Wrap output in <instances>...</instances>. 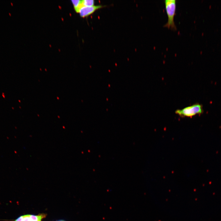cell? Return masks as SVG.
<instances>
[{
  "label": "cell",
  "instance_id": "8992f818",
  "mask_svg": "<svg viewBox=\"0 0 221 221\" xmlns=\"http://www.w3.org/2000/svg\"><path fill=\"white\" fill-rule=\"evenodd\" d=\"M83 6H92L94 5L95 2L93 0H83Z\"/></svg>",
  "mask_w": 221,
  "mask_h": 221
},
{
  "label": "cell",
  "instance_id": "5b68a950",
  "mask_svg": "<svg viewBox=\"0 0 221 221\" xmlns=\"http://www.w3.org/2000/svg\"><path fill=\"white\" fill-rule=\"evenodd\" d=\"M46 215L45 214H41L38 215H30V218L31 221H41V219L45 218Z\"/></svg>",
  "mask_w": 221,
  "mask_h": 221
},
{
  "label": "cell",
  "instance_id": "9c48e42d",
  "mask_svg": "<svg viewBox=\"0 0 221 221\" xmlns=\"http://www.w3.org/2000/svg\"><path fill=\"white\" fill-rule=\"evenodd\" d=\"M9 14H10V16L11 15V14H10V13H9Z\"/></svg>",
  "mask_w": 221,
  "mask_h": 221
},
{
  "label": "cell",
  "instance_id": "ba28073f",
  "mask_svg": "<svg viewBox=\"0 0 221 221\" xmlns=\"http://www.w3.org/2000/svg\"><path fill=\"white\" fill-rule=\"evenodd\" d=\"M22 218L23 215L15 219L14 221H22Z\"/></svg>",
  "mask_w": 221,
  "mask_h": 221
},
{
  "label": "cell",
  "instance_id": "52a82bcc",
  "mask_svg": "<svg viewBox=\"0 0 221 221\" xmlns=\"http://www.w3.org/2000/svg\"><path fill=\"white\" fill-rule=\"evenodd\" d=\"M30 215H23L22 221H31Z\"/></svg>",
  "mask_w": 221,
  "mask_h": 221
},
{
  "label": "cell",
  "instance_id": "7a4b0ae2",
  "mask_svg": "<svg viewBox=\"0 0 221 221\" xmlns=\"http://www.w3.org/2000/svg\"><path fill=\"white\" fill-rule=\"evenodd\" d=\"M203 112L202 106L198 103L177 110L175 113L181 117H192L197 114H201Z\"/></svg>",
  "mask_w": 221,
  "mask_h": 221
},
{
  "label": "cell",
  "instance_id": "30bf717a",
  "mask_svg": "<svg viewBox=\"0 0 221 221\" xmlns=\"http://www.w3.org/2000/svg\"><path fill=\"white\" fill-rule=\"evenodd\" d=\"M11 3L12 6H13V3L12 2H11Z\"/></svg>",
  "mask_w": 221,
  "mask_h": 221
},
{
  "label": "cell",
  "instance_id": "3957f363",
  "mask_svg": "<svg viewBox=\"0 0 221 221\" xmlns=\"http://www.w3.org/2000/svg\"><path fill=\"white\" fill-rule=\"evenodd\" d=\"M101 5L92 6H83L79 10V13L80 17H87L93 14L96 10L103 7Z\"/></svg>",
  "mask_w": 221,
  "mask_h": 221
},
{
  "label": "cell",
  "instance_id": "277c9868",
  "mask_svg": "<svg viewBox=\"0 0 221 221\" xmlns=\"http://www.w3.org/2000/svg\"><path fill=\"white\" fill-rule=\"evenodd\" d=\"M72 2L74 6L75 10L76 12L79 13L80 9L83 6V0H72Z\"/></svg>",
  "mask_w": 221,
  "mask_h": 221
},
{
  "label": "cell",
  "instance_id": "6da1fadb",
  "mask_svg": "<svg viewBox=\"0 0 221 221\" xmlns=\"http://www.w3.org/2000/svg\"><path fill=\"white\" fill-rule=\"evenodd\" d=\"M164 2L168 18L167 23L164 25V26L174 30H176L177 28L174 21V17L176 14V1L165 0Z\"/></svg>",
  "mask_w": 221,
  "mask_h": 221
},
{
  "label": "cell",
  "instance_id": "8fae6325",
  "mask_svg": "<svg viewBox=\"0 0 221 221\" xmlns=\"http://www.w3.org/2000/svg\"><path fill=\"white\" fill-rule=\"evenodd\" d=\"M64 221L60 220V221Z\"/></svg>",
  "mask_w": 221,
  "mask_h": 221
}]
</instances>
